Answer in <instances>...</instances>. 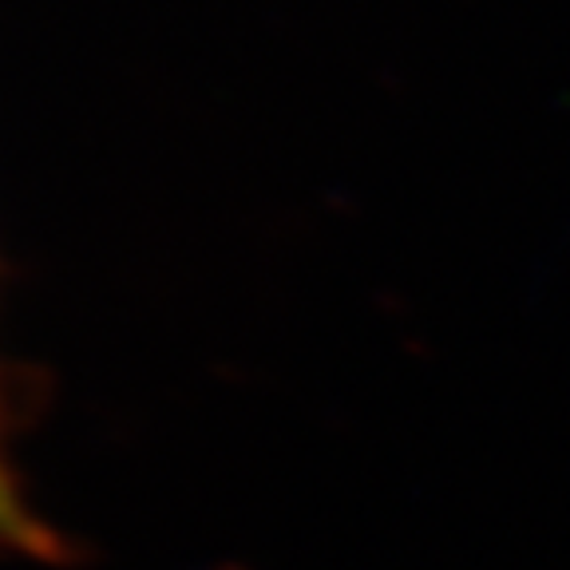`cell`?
Masks as SVG:
<instances>
[{"instance_id": "6da1fadb", "label": "cell", "mask_w": 570, "mask_h": 570, "mask_svg": "<svg viewBox=\"0 0 570 570\" xmlns=\"http://www.w3.org/2000/svg\"><path fill=\"white\" fill-rule=\"evenodd\" d=\"M0 554H17V559H52L56 554V534L36 515L20 468L12 460L4 401H0Z\"/></svg>"}]
</instances>
